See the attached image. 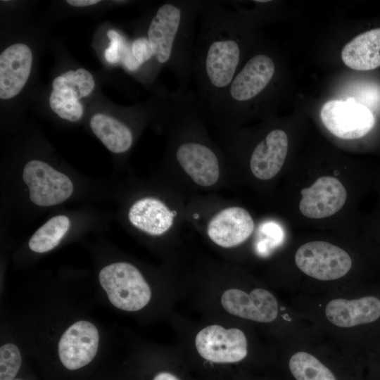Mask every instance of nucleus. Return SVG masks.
Instances as JSON below:
<instances>
[{"label": "nucleus", "instance_id": "obj_1", "mask_svg": "<svg viewBox=\"0 0 380 380\" xmlns=\"http://www.w3.org/2000/svg\"><path fill=\"white\" fill-rule=\"evenodd\" d=\"M201 26L194 46L192 77L203 110L226 90L242 64L245 32L241 18L222 1L202 0Z\"/></svg>", "mask_w": 380, "mask_h": 380}, {"label": "nucleus", "instance_id": "obj_2", "mask_svg": "<svg viewBox=\"0 0 380 380\" xmlns=\"http://www.w3.org/2000/svg\"><path fill=\"white\" fill-rule=\"evenodd\" d=\"M201 4L202 0L167 1L157 8L147 30L153 58L170 69L179 83L176 92L179 94L186 92L192 77L194 28Z\"/></svg>", "mask_w": 380, "mask_h": 380}, {"label": "nucleus", "instance_id": "obj_3", "mask_svg": "<svg viewBox=\"0 0 380 380\" xmlns=\"http://www.w3.org/2000/svg\"><path fill=\"white\" fill-rule=\"evenodd\" d=\"M99 279L110 302L119 309L137 311L151 299L148 284L139 270L129 263L108 265L100 271Z\"/></svg>", "mask_w": 380, "mask_h": 380}, {"label": "nucleus", "instance_id": "obj_4", "mask_svg": "<svg viewBox=\"0 0 380 380\" xmlns=\"http://www.w3.org/2000/svg\"><path fill=\"white\" fill-rule=\"evenodd\" d=\"M295 262L303 273L322 281L341 278L352 267V260L346 251L322 241H310L299 247Z\"/></svg>", "mask_w": 380, "mask_h": 380}, {"label": "nucleus", "instance_id": "obj_5", "mask_svg": "<svg viewBox=\"0 0 380 380\" xmlns=\"http://www.w3.org/2000/svg\"><path fill=\"white\" fill-rule=\"evenodd\" d=\"M320 118L332 134L343 139L364 137L375 123L372 112L353 98L326 102L321 108Z\"/></svg>", "mask_w": 380, "mask_h": 380}, {"label": "nucleus", "instance_id": "obj_6", "mask_svg": "<svg viewBox=\"0 0 380 380\" xmlns=\"http://www.w3.org/2000/svg\"><path fill=\"white\" fill-rule=\"evenodd\" d=\"M23 179L31 201L39 206H52L67 200L73 193L70 179L48 163L32 160L26 163Z\"/></svg>", "mask_w": 380, "mask_h": 380}, {"label": "nucleus", "instance_id": "obj_7", "mask_svg": "<svg viewBox=\"0 0 380 380\" xmlns=\"http://www.w3.org/2000/svg\"><path fill=\"white\" fill-rule=\"evenodd\" d=\"M195 346L201 357L213 363L238 362L248 353L247 339L241 330L217 324L201 329L196 336Z\"/></svg>", "mask_w": 380, "mask_h": 380}, {"label": "nucleus", "instance_id": "obj_8", "mask_svg": "<svg viewBox=\"0 0 380 380\" xmlns=\"http://www.w3.org/2000/svg\"><path fill=\"white\" fill-rule=\"evenodd\" d=\"M99 335L90 322L80 320L70 326L61 336L58 357L68 371H77L90 364L96 355Z\"/></svg>", "mask_w": 380, "mask_h": 380}, {"label": "nucleus", "instance_id": "obj_9", "mask_svg": "<svg viewBox=\"0 0 380 380\" xmlns=\"http://www.w3.org/2000/svg\"><path fill=\"white\" fill-rule=\"evenodd\" d=\"M175 156L181 167L193 181L210 186L220 177L219 160L215 151L206 143L188 139L177 143Z\"/></svg>", "mask_w": 380, "mask_h": 380}, {"label": "nucleus", "instance_id": "obj_10", "mask_svg": "<svg viewBox=\"0 0 380 380\" xmlns=\"http://www.w3.org/2000/svg\"><path fill=\"white\" fill-rule=\"evenodd\" d=\"M299 203L301 213L309 218L320 219L333 215L346 203L347 191L343 184L336 177L322 176L310 187L300 191Z\"/></svg>", "mask_w": 380, "mask_h": 380}, {"label": "nucleus", "instance_id": "obj_11", "mask_svg": "<svg viewBox=\"0 0 380 380\" xmlns=\"http://www.w3.org/2000/svg\"><path fill=\"white\" fill-rule=\"evenodd\" d=\"M224 309L231 315L258 322H271L278 314L274 296L264 289H255L250 293L237 289L226 290L221 296Z\"/></svg>", "mask_w": 380, "mask_h": 380}, {"label": "nucleus", "instance_id": "obj_12", "mask_svg": "<svg viewBox=\"0 0 380 380\" xmlns=\"http://www.w3.org/2000/svg\"><path fill=\"white\" fill-rule=\"evenodd\" d=\"M254 221L249 213L240 207H229L215 214L207 227L209 238L223 248L236 246L251 235Z\"/></svg>", "mask_w": 380, "mask_h": 380}, {"label": "nucleus", "instance_id": "obj_13", "mask_svg": "<svg viewBox=\"0 0 380 380\" xmlns=\"http://www.w3.org/2000/svg\"><path fill=\"white\" fill-rule=\"evenodd\" d=\"M32 63L30 49L17 43L0 55V98L9 99L20 93L30 76Z\"/></svg>", "mask_w": 380, "mask_h": 380}, {"label": "nucleus", "instance_id": "obj_14", "mask_svg": "<svg viewBox=\"0 0 380 380\" xmlns=\"http://www.w3.org/2000/svg\"><path fill=\"white\" fill-rule=\"evenodd\" d=\"M288 151V137L284 131L274 129L255 146L250 158L253 175L261 180L273 178L281 169Z\"/></svg>", "mask_w": 380, "mask_h": 380}, {"label": "nucleus", "instance_id": "obj_15", "mask_svg": "<svg viewBox=\"0 0 380 380\" xmlns=\"http://www.w3.org/2000/svg\"><path fill=\"white\" fill-rule=\"evenodd\" d=\"M325 314L329 322L339 327L371 323L380 317V300L374 296L334 299L327 305Z\"/></svg>", "mask_w": 380, "mask_h": 380}, {"label": "nucleus", "instance_id": "obj_16", "mask_svg": "<svg viewBox=\"0 0 380 380\" xmlns=\"http://www.w3.org/2000/svg\"><path fill=\"white\" fill-rule=\"evenodd\" d=\"M175 214L161 201L146 197L133 203L129 210L128 219L136 228L148 234L158 236L171 227Z\"/></svg>", "mask_w": 380, "mask_h": 380}, {"label": "nucleus", "instance_id": "obj_17", "mask_svg": "<svg viewBox=\"0 0 380 380\" xmlns=\"http://www.w3.org/2000/svg\"><path fill=\"white\" fill-rule=\"evenodd\" d=\"M343 62L355 70L380 66V28L366 31L348 42L341 51Z\"/></svg>", "mask_w": 380, "mask_h": 380}, {"label": "nucleus", "instance_id": "obj_18", "mask_svg": "<svg viewBox=\"0 0 380 380\" xmlns=\"http://www.w3.org/2000/svg\"><path fill=\"white\" fill-rule=\"evenodd\" d=\"M90 127L104 146L115 153H122L131 147L132 132L123 122L103 113L93 115Z\"/></svg>", "mask_w": 380, "mask_h": 380}, {"label": "nucleus", "instance_id": "obj_19", "mask_svg": "<svg viewBox=\"0 0 380 380\" xmlns=\"http://www.w3.org/2000/svg\"><path fill=\"white\" fill-rule=\"evenodd\" d=\"M94 86L92 75L84 68L65 72L52 82L53 90L77 101L89 95Z\"/></svg>", "mask_w": 380, "mask_h": 380}, {"label": "nucleus", "instance_id": "obj_20", "mask_svg": "<svg viewBox=\"0 0 380 380\" xmlns=\"http://www.w3.org/2000/svg\"><path fill=\"white\" fill-rule=\"evenodd\" d=\"M70 222L65 215L51 217L32 236L30 248L36 253H45L54 248L70 228Z\"/></svg>", "mask_w": 380, "mask_h": 380}, {"label": "nucleus", "instance_id": "obj_21", "mask_svg": "<svg viewBox=\"0 0 380 380\" xmlns=\"http://www.w3.org/2000/svg\"><path fill=\"white\" fill-rule=\"evenodd\" d=\"M289 369L296 380H336L329 369L306 352H298L292 355Z\"/></svg>", "mask_w": 380, "mask_h": 380}, {"label": "nucleus", "instance_id": "obj_22", "mask_svg": "<svg viewBox=\"0 0 380 380\" xmlns=\"http://www.w3.org/2000/svg\"><path fill=\"white\" fill-rule=\"evenodd\" d=\"M22 366V356L18 348L8 343L0 348V380H13Z\"/></svg>", "mask_w": 380, "mask_h": 380}, {"label": "nucleus", "instance_id": "obj_23", "mask_svg": "<svg viewBox=\"0 0 380 380\" xmlns=\"http://www.w3.org/2000/svg\"><path fill=\"white\" fill-rule=\"evenodd\" d=\"M49 105L60 118L68 121H77L83 115L82 106L77 100L67 98L54 90L50 94Z\"/></svg>", "mask_w": 380, "mask_h": 380}, {"label": "nucleus", "instance_id": "obj_24", "mask_svg": "<svg viewBox=\"0 0 380 380\" xmlns=\"http://www.w3.org/2000/svg\"><path fill=\"white\" fill-rule=\"evenodd\" d=\"M107 36L110 44L104 51L105 58L110 63H117L121 61L122 49L126 41L118 32L113 30H109L107 32Z\"/></svg>", "mask_w": 380, "mask_h": 380}, {"label": "nucleus", "instance_id": "obj_25", "mask_svg": "<svg viewBox=\"0 0 380 380\" xmlns=\"http://www.w3.org/2000/svg\"><path fill=\"white\" fill-rule=\"evenodd\" d=\"M131 51L140 65L153 57V49L147 37H141L134 40L131 44Z\"/></svg>", "mask_w": 380, "mask_h": 380}, {"label": "nucleus", "instance_id": "obj_26", "mask_svg": "<svg viewBox=\"0 0 380 380\" xmlns=\"http://www.w3.org/2000/svg\"><path fill=\"white\" fill-rule=\"evenodd\" d=\"M260 232L267 238L263 242H260L259 245L267 243V241H270L272 245L279 244L284 239V232L281 226L274 222H267L263 223L260 228Z\"/></svg>", "mask_w": 380, "mask_h": 380}, {"label": "nucleus", "instance_id": "obj_27", "mask_svg": "<svg viewBox=\"0 0 380 380\" xmlns=\"http://www.w3.org/2000/svg\"><path fill=\"white\" fill-rule=\"evenodd\" d=\"M152 380H179V379L169 372L162 371L156 373Z\"/></svg>", "mask_w": 380, "mask_h": 380}, {"label": "nucleus", "instance_id": "obj_28", "mask_svg": "<svg viewBox=\"0 0 380 380\" xmlns=\"http://www.w3.org/2000/svg\"><path fill=\"white\" fill-rule=\"evenodd\" d=\"M68 4L73 6L83 7L88 6L91 5L96 4L99 3V0H68L66 1Z\"/></svg>", "mask_w": 380, "mask_h": 380}, {"label": "nucleus", "instance_id": "obj_29", "mask_svg": "<svg viewBox=\"0 0 380 380\" xmlns=\"http://www.w3.org/2000/svg\"><path fill=\"white\" fill-rule=\"evenodd\" d=\"M13 380H26L25 379H23V378H20V377H15V379H13Z\"/></svg>", "mask_w": 380, "mask_h": 380}]
</instances>
